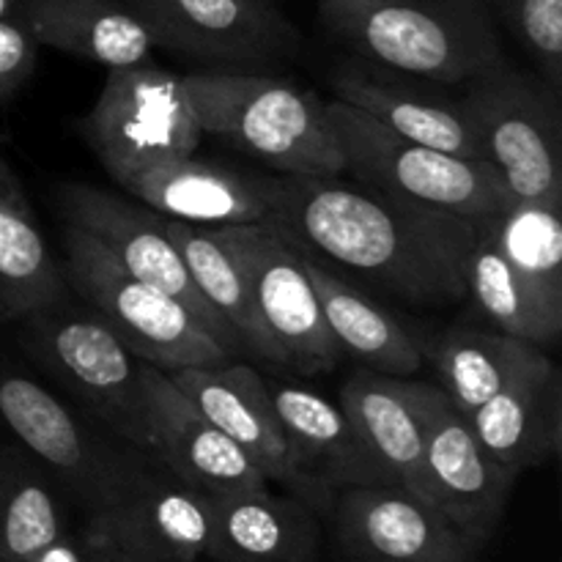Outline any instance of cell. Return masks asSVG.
Wrapping results in <instances>:
<instances>
[{
    "label": "cell",
    "mask_w": 562,
    "mask_h": 562,
    "mask_svg": "<svg viewBox=\"0 0 562 562\" xmlns=\"http://www.w3.org/2000/svg\"><path fill=\"white\" fill-rule=\"evenodd\" d=\"M269 190V220L307 256L329 258L417 307L467 296V261L486 225L344 176H278Z\"/></svg>",
    "instance_id": "obj_1"
},
{
    "label": "cell",
    "mask_w": 562,
    "mask_h": 562,
    "mask_svg": "<svg viewBox=\"0 0 562 562\" xmlns=\"http://www.w3.org/2000/svg\"><path fill=\"white\" fill-rule=\"evenodd\" d=\"M318 20L360 58L439 86L508 60L486 0H318Z\"/></svg>",
    "instance_id": "obj_2"
},
{
    "label": "cell",
    "mask_w": 562,
    "mask_h": 562,
    "mask_svg": "<svg viewBox=\"0 0 562 562\" xmlns=\"http://www.w3.org/2000/svg\"><path fill=\"white\" fill-rule=\"evenodd\" d=\"M203 132L252 154L283 176H344L327 108L311 91L258 71L181 75Z\"/></svg>",
    "instance_id": "obj_3"
},
{
    "label": "cell",
    "mask_w": 562,
    "mask_h": 562,
    "mask_svg": "<svg viewBox=\"0 0 562 562\" xmlns=\"http://www.w3.org/2000/svg\"><path fill=\"white\" fill-rule=\"evenodd\" d=\"M241 269L256 327L258 360L300 376L327 373L344 360L307 274V256L272 220L212 228Z\"/></svg>",
    "instance_id": "obj_4"
},
{
    "label": "cell",
    "mask_w": 562,
    "mask_h": 562,
    "mask_svg": "<svg viewBox=\"0 0 562 562\" xmlns=\"http://www.w3.org/2000/svg\"><path fill=\"white\" fill-rule=\"evenodd\" d=\"M329 126L344 154V176L404 201L459 214L488 225L510 206L497 170L395 135L362 110L333 99L324 102Z\"/></svg>",
    "instance_id": "obj_5"
},
{
    "label": "cell",
    "mask_w": 562,
    "mask_h": 562,
    "mask_svg": "<svg viewBox=\"0 0 562 562\" xmlns=\"http://www.w3.org/2000/svg\"><path fill=\"white\" fill-rule=\"evenodd\" d=\"M66 280L121 344L165 373L231 360V351L181 302L126 272L97 239L64 223Z\"/></svg>",
    "instance_id": "obj_6"
},
{
    "label": "cell",
    "mask_w": 562,
    "mask_h": 562,
    "mask_svg": "<svg viewBox=\"0 0 562 562\" xmlns=\"http://www.w3.org/2000/svg\"><path fill=\"white\" fill-rule=\"evenodd\" d=\"M459 102L508 201L562 209L560 91L505 60L467 82Z\"/></svg>",
    "instance_id": "obj_7"
},
{
    "label": "cell",
    "mask_w": 562,
    "mask_h": 562,
    "mask_svg": "<svg viewBox=\"0 0 562 562\" xmlns=\"http://www.w3.org/2000/svg\"><path fill=\"white\" fill-rule=\"evenodd\" d=\"M80 132L121 190L154 165L192 157L203 137L181 75L151 64L110 69Z\"/></svg>",
    "instance_id": "obj_8"
},
{
    "label": "cell",
    "mask_w": 562,
    "mask_h": 562,
    "mask_svg": "<svg viewBox=\"0 0 562 562\" xmlns=\"http://www.w3.org/2000/svg\"><path fill=\"white\" fill-rule=\"evenodd\" d=\"M22 324L31 355L119 437L146 450L143 360L119 335L93 311H75L64 300L22 318Z\"/></svg>",
    "instance_id": "obj_9"
},
{
    "label": "cell",
    "mask_w": 562,
    "mask_h": 562,
    "mask_svg": "<svg viewBox=\"0 0 562 562\" xmlns=\"http://www.w3.org/2000/svg\"><path fill=\"white\" fill-rule=\"evenodd\" d=\"M157 47L212 69L258 71L300 53L302 36L278 0H126Z\"/></svg>",
    "instance_id": "obj_10"
},
{
    "label": "cell",
    "mask_w": 562,
    "mask_h": 562,
    "mask_svg": "<svg viewBox=\"0 0 562 562\" xmlns=\"http://www.w3.org/2000/svg\"><path fill=\"white\" fill-rule=\"evenodd\" d=\"M82 536L119 562H198L212 536V497L143 467L121 492L88 510Z\"/></svg>",
    "instance_id": "obj_11"
},
{
    "label": "cell",
    "mask_w": 562,
    "mask_h": 562,
    "mask_svg": "<svg viewBox=\"0 0 562 562\" xmlns=\"http://www.w3.org/2000/svg\"><path fill=\"white\" fill-rule=\"evenodd\" d=\"M58 203L64 223L86 231L126 272L173 296L231 355H241L231 329L198 294L173 239L165 231L162 214L151 212L148 206H135L91 184H64L58 190Z\"/></svg>",
    "instance_id": "obj_12"
},
{
    "label": "cell",
    "mask_w": 562,
    "mask_h": 562,
    "mask_svg": "<svg viewBox=\"0 0 562 562\" xmlns=\"http://www.w3.org/2000/svg\"><path fill=\"white\" fill-rule=\"evenodd\" d=\"M0 420L88 510L108 503L146 467L99 442L49 390L16 373L0 376Z\"/></svg>",
    "instance_id": "obj_13"
},
{
    "label": "cell",
    "mask_w": 562,
    "mask_h": 562,
    "mask_svg": "<svg viewBox=\"0 0 562 562\" xmlns=\"http://www.w3.org/2000/svg\"><path fill=\"white\" fill-rule=\"evenodd\" d=\"M283 426L296 497L313 510L351 486H395L344 406L300 384L267 382Z\"/></svg>",
    "instance_id": "obj_14"
},
{
    "label": "cell",
    "mask_w": 562,
    "mask_h": 562,
    "mask_svg": "<svg viewBox=\"0 0 562 562\" xmlns=\"http://www.w3.org/2000/svg\"><path fill=\"white\" fill-rule=\"evenodd\" d=\"M140 379L146 404V450L176 481L209 497H228L269 486L239 445L217 431L168 373L143 362Z\"/></svg>",
    "instance_id": "obj_15"
},
{
    "label": "cell",
    "mask_w": 562,
    "mask_h": 562,
    "mask_svg": "<svg viewBox=\"0 0 562 562\" xmlns=\"http://www.w3.org/2000/svg\"><path fill=\"white\" fill-rule=\"evenodd\" d=\"M514 483V472L483 448L470 420L445 395L428 426L423 499L472 547H481L497 530Z\"/></svg>",
    "instance_id": "obj_16"
},
{
    "label": "cell",
    "mask_w": 562,
    "mask_h": 562,
    "mask_svg": "<svg viewBox=\"0 0 562 562\" xmlns=\"http://www.w3.org/2000/svg\"><path fill=\"white\" fill-rule=\"evenodd\" d=\"M338 538L355 562H467L472 543L404 486H351L333 497Z\"/></svg>",
    "instance_id": "obj_17"
},
{
    "label": "cell",
    "mask_w": 562,
    "mask_h": 562,
    "mask_svg": "<svg viewBox=\"0 0 562 562\" xmlns=\"http://www.w3.org/2000/svg\"><path fill=\"white\" fill-rule=\"evenodd\" d=\"M442 398L445 390L439 384L412 382L409 376H387L362 368L344 384L338 404L395 486L409 488L423 499L426 437Z\"/></svg>",
    "instance_id": "obj_18"
},
{
    "label": "cell",
    "mask_w": 562,
    "mask_h": 562,
    "mask_svg": "<svg viewBox=\"0 0 562 562\" xmlns=\"http://www.w3.org/2000/svg\"><path fill=\"white\" fill-rule=\"evenodd\" d=\"M168 376L217 431L239 445L267 483L294 488L283 426L274 412L267 379L256 368L231 357L214 366L181 368Z\"/></svg>",
    "instance_id": "obj_19"
},
{
    "label": "cell",
    "mask_w": 562,
    "mask_h": 562,
    "mask_svg": "<svg viewBox=\"0 0 562 562\" xmlns=\"http://www.w3.org/2000/svg\"><path fill=\"white\" fill-rule=\"evenodd\" d=\"M472 431L516 477L560 456L562 376L547 351L505 382L475 415Z\"/></svg>",
    "instance_id": "obj_20"
},
{
    "label": "cell",
    "mask_w": 562,
    "mask_h": 562,
    "mask_svg": "<svg viewBox=\"0 0 562 562\" xmlns=\"http://www.w3.org/2000/svg\"><path fill=\"white\" fill-rule=\"evenodd\" d=\"M132 198L162 217L223 228L272 217L269 179H250L223 165L181 157L137 173L124 187Z\"/></svg>",
    "instance_id": "obj_21"
},
{
    "label": "cell",
    "mask_w": 562,
    "mask_h": 562,
    "mask_svg": "<svg viewBox=\"0 0 562 562\" xmlns=\"http://www.w3.org/2000/svg\"><path fill=\"white\" fill-rule=\"evenodd\" d=\"M16 14L38 47L108 69L148 64L157 49L148 25L126 0H20Z\"/></svg>",
    "instance_id": "obj_22"
},
{
    "label": "cell",
    "mask_w": 562,
    "mask_h": 562,
    "mask_svg": "<svg viewBox=\"0 0 562 562\" xmlns=\"http://www.w3.org/2000/svg\"><path fill=\"white\" fill-rule=\"evenodd\" d=\"M316 519L300 497L267 488L212 497L206 558L217 562H313Z\"/></svg>",
    "instance_id": "obj_23"
},
{
    "label": "cell",
    "mask_w": 562,
    "mask_h": 562,
    "mask_svg": "<svg viewBox=\"0 0 562 562\" xmlns=\"http://www.w3.org/2000/svg\"><path fill=\"white\" fill-rule=\"evenodd\" d=\"M333 91L340 102L362 110L406 140L461 159L486 162L475 126L467 119L459 99L437 97L360 69H340L333 80Z\"/></svg>",
    "instance_id": "obj_24"
},
{
    "label": "cell",
    "mask_w": 562,
    "mask_h": 562,
    "mask_svg": "<svg viewBox=\"0 0 562 562\" xmlns=\"http://www.w3.org/2000/svg\"><path fill=\"white\" fill-rule=\"evenodd\" d=\"M307 274L329 333L344 355L360 360L368 371L387 376H412L426 366V346L379 302L313 261V256H307Z\"/></svg>",
    "instance_id": "obj_25"
},
{
    "label": "cell",
    "mask_w": 562,
    "mask_h": 562,
    "mask_svg": "<svg viewBox=\"0 0 562 562\" xmlns=\"http://www.w3.org/2000/svg\"><path fill=\"white\" fill-rule=\"evenodd\" d=\"M467 296H472L497 333L536 346H552L562 333V300L538 289L510 263L492 228H483L467 261Z\"/></svg>",
    "instance_id": "obj_26"
},
{
    "label": "cell",
    "mask_w": 562,
    "mask_h": 562,
    "mask_svg": "<svg viewBox=\"0 0 562 562\" xmlns=\"http://www.w3.org/2000/svg\"><path fill=\"white\" fill-rule=\"evenodd\" d=\"M541 346L527 344L505 333H486L475 327H448L431 346H426V360H431L439 376V387L450 404L470 420L505 382L530 366Z\"/></svg>",
    "instance_id": "obj_27"
},
{
    "label": "cell",
    "mask_w": 562,
    "mask_h": 562,
    "mask_svg": "<svg viewBox=\"0 0 562 562\" xmlns=\"http://www.w3.org/2000/svg\"><path fill=\"white\" fill-rule=\"evenodd\" d=\"M64 296L66 274L27 206H0V318L22 322Z\"/></svg>",
    "instance_id": "obj_28"
},
{
    "label": "cell",
    "mask_w": 562,
    "mask_h": 562,
    "mask_svg": "<svg viewBox=\"0 0 562 562\" xmlns=\"http://www.w3.org/2000/svg\"><path fill=\"white\" fill-rule=\"evenodd\" d=\"M165 231L173 239L198 294L220 316L239 344L241 355H256V327H252L250 300L241 269L234 252L217 239L212 228L162 217Z\"/></svg>",
    "instance_id": "obj_29"
},
{
    "label": "cell",
    "mask_w": 562,
    "mask_h": 562,
    "mask_svg": "<svg viewBox=\"0 0 562 562\" xmlns=\"http://www.w3.org/2000/svg\"><path fill=\"white\" fill-rule=\"evenodd\" d=\"M66 532L58 497L22 461L0 459V562H25Z\"/></svg>",
    "instance_id": "obj_30"
},
{
    "label": "cell",
    "mask_w": 562,
    "mask_h": 562,
    "mask_svg": "<svg viewBox=\"0 0 562 562\" xmlns=\"http://www.w3.org/2000/svg\"><path fill=\"white\" fill-rule=\"evenodd\" d=\"M558 206L510 203L488 228L516 269L562 300V223Z\"/></svg>",
    "instance_id": "obj_31"
},
{
    "label": "cell",
    "mask_w": 562,
    "mask_h": 562,
    "mask_svg": "<svg viewBox=\"0 0 562 562\" xmlns=\"http://www.w3.org/2000/svg\"><path fill=\"white\" fill-rule=\"evenodd\" d=\"M486 5L519 42L536 75L562 91V0H486Z\"/></svg>",
    "instance_id": "obj_32"
},
{
    "label": "cell",
    "mask_w": 562,
    "mask_h": 562,
    "mask_svg": "<svg viewBox=\"0 0 562 562\" xmlns=\"http://www.w3.org/2000/svg\"><path fill=\"white\" fill-rule=\"evenodd\" d=\"M38 42L20 14L0 20V102L20 91L36 69Z\"/></svg>",
    "instance_id": "obj_33"
},
{
    "label": "cell",
    "mask_w": 562,
    "mask_h": 562,
    "mask_svg": "<svg viewBox=\"0 0 562 562\" xmlns=\"http://www.w3.org/2000/svg\"><path fill=\"white\" fill-rule=\"evenodd\" d=\"M93 547L86 536H71V532H64L60 538H55L53 543L42 549V552L33 554L31 560L25 562H91Z\"/></svg>",
    "instance_id": "obj_34"
},
{
    "label": "cell",
    "mask_w": 562,
    "mask_h": 562,
    "mask_svg": "<svg viewBox=\"0 0 562 562\" xmlns=\"http://www.w3.org/2000/svg\"><path fill=\"white\" fill-rule=\"evenodd\" d=\"M0 206H27L25 195L20 190V181L11 173L9 165H5L3 154H0Z\"/></svg>",
    "instance_id": "obj_35"
},
{
    "label": "cell",
    "mask_w": 562,
    "mask_h": 562,
    "mask_svg": "<svg viewBox=\"0 0 562 562\" xmlns=\"http://www.w3.org/2000/svg\"><path fill=\"white\" fill-rule=\"evenodd\" d=\"M16 9H20V0H0V20L16 14Z\"/></svg>",
    "instance_id": "obj_36"
},
{
    "label": "cell",
    "mask_w": 562,
    "mask_h": 562,
    "mask_svg": "<svg viewBox=\"0 0 562 562\" xmlns=\"http://www.w3.org/2000/svg\"><path fill=\"white\" fill-rule=\"evenodd\" d=\"M93 547V554H91V562H119L115 558H110L108 552H104V549H99L97 543H91Z\"/></svg>",
    "instance_id": "obj_37"
}]
</instances>
